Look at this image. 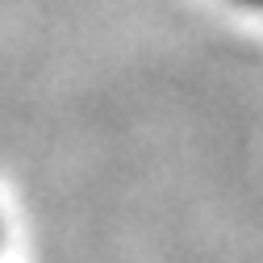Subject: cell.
I'll use <instances>...</instances> for the list:
<instances>
[{"label": "cell", "instance_id": "6da1fadb", "mask_svg": "<svg viewBox=\"0 0 263 263\" xmlns=\"http://www.w3.org/2000/svg\"><path fill=\"white\" fill-rule=\"evenodd\" d=\"M0 251H5V230H0Z\"/></svg>", "mask_w": 263, "mask_h": 263}]
</instances>
